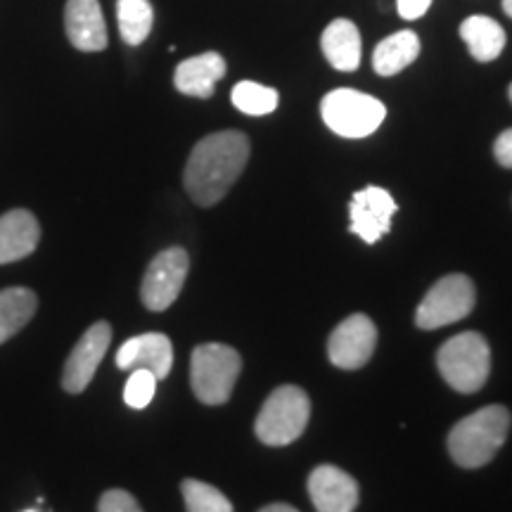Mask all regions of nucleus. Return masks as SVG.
<instances>
[{
    "label": "nucleus",
    "instance_id": "obj_8",
    "mask_svg": "<svg viewBox=\"0 0 512 512\" xmlns=\"http://www.w3.org/2000/svg\"><path fill=\"white\" fill-rule=\"evenodd\" d=\"M190 271V256L183 247H169L159 252L147 266L140 299L145 309L166 311L176 302Z\"/></svg>",
    "mask_w": 512,
    "mask_h": 512
},
{
    "label": "nucleus",
    "instance_id": "obj_25",
    "mask_svg": "<svg viewBox=\"0 0 512 512\" xmlns=\"http://www.w3.org/2000/svg\"><path fill=\"white\" fill-rule=\"evenodd\" d=\"M98 512H143L136 498H133L128 491L112 489L105 491L98 503Z\"/></svg>",
    "mask_w": 512,
    "mask_h": 512
},
{
    "label": "nucleus",
    "instance_id": "obj_13",
    "mask_svg": "<svg viewBox=\"0 0 512 512\" xmlns=\"http://www.w3.org/2000/svg\"><path fill=\"white\" fill-rule=\"evenodd\" d=\"M64 29H67L69 43L83 53H100L110 41L100 0H67Z\"/></svg>",
    "mask_w": 512,
    "mask_h": 512
},
{
    "label": "nucleus",
    "instance_id": "obj_1",
    "mask_svg": "<svg viewBox=\"0 0 512 512\" xmlns=\"http://www.w3.org/2000/svg\"><path fill=\"white\" fill-rule=\"evenodd\" d=\"M249 162V140L240 131H219L192 147L185 164V190L200 207H214L228 195Z\"/></svg>",
    "mask_w": 512,
    "mask_h": 512
},
{
    "label": "nucleus",
    "instance_id": "obj_12",
    "mask_svg": "<svg viewBox=\"0 0 512 512\" xmlns=\"http://www.w3.org/2000/svg\"><path fill=\"white\" fill-rule=\"evenodd\" d=\"M119 370H150L157 380H164L174 366V344L162 332H145L131 337L117 351Z\"/></svg>",
    "mask_w": 512,
    "mask_h": 512
},
{
    "label": "nucleus",
    "instance_id": "obj_30",
    "mask_svg": "<svg viewBox=\"0 0 512 512\" xmlns=\"http://www.w3.org/2000/svg\"><path fill=\"white\" fill-rule=\"evenodd\" d=\"M508 95H510V102H512V83H510V88H508Z\"/></svg>",
    "mask_w": 512,
    "mask_h": 512
},
{
    "label": "nucleus",
    "instance_id": "obj_27",
    "mask_svg": "<svg viewBox=\"0 0 512 512\" xmlns=\"http://www.w3.org/2000/svg\"><path fill=\"white\" fill-rule=\"evenodd\" d=\"M432 0H396V10L403 19H420L430 10Z\"/></svg>",
    "mask_w": 512,
    "mask_h": 512
},
{
    "label": "nucleus",
    "instance_id": "obj_29",
    "mask_svg": "<svg viewBox=\"0 0 512 512\" xmlns=\"http://www.w3.org/2000/svg\"><path fill=\"white\" fill-rule=\"evenodd\" d=\"M503 12L512 19V0H503Z\"/></svg>",
    "mask_w": 512,
    "mask_h": 512
},
{
    "label": "nucleus",
    "instance_id": "obj_19",
    "mask_svg": "<svg viewBox=\"0 0 512 512\" xmlns=\"http://www.w3.org/2000/svg\"><path fill=\"white\" fill-rule=\"evenodd\" d=\"M420 55V38L415 31L403 29L377 43L373 53V69L380 76H394L413 64Z\"/></svg>",
    "mask_w": 512,
    "mask_h": 512
},
{
    "label": "nucleus",
    "instance_id": "obj_21",
    "mask_svg": "<svg viewBox=\"0 0 512 512\" xmlns=\"http://www.w3.org/2000/svg\"><path fill=\"white\" fill-rule=\"evenodd\" d=\"M117 22L126 46H140L150 36L155 10L150 0H117Z\"/></svg>",
    "mask_w": 512,
    "mask_h": 512
},
{
    "label": "nucleus",
    "instance_id": "obj_23",
    "mask_svg": "<svg viewBox=\"0 0 512 512\" xmlns=\"http://www.w3.org/2000/svg\"><path fill=\"white\" fill-rule=\"evenodd\" d=\"M181 491L188 512H233V503L216 486L204 484L200 479H185Z\"/></svg>",
    "mask_w": 512,
    "mask_h": 512
},
{
    "label": "nucleus",
    "instance_id": "obj_20",
    "mask_svg": "<svg viewBox=\"0 0 512 512\" xmlns=\"http://www.w3.org/2000/svg\"><path fill=\"white\" fill-rule=\"evenodd\" d=\"M36 309L38 299L29 287H8V290H0V344L15 337L34 318Z\"/></svg>",
    "mask_w": 512,
    "mask_h": 512
},
{
    "label": "nucleus",
    "instance_id": "obj_15",
    "mask_svg": "<svg viewBox=\"0 0 512 512\" xmlns=\"http://www.w3.org/2000/svg\"><path fill=\"white\" fill-rule=\"evenodd\" d=\"M41 240V226L27 209H12L0 216V266L27 259Z\"/></svg>",
    "mask_w": 512,
    "mask_h": 512
},
{
    "label": "nucleus",
    "instance_id": "obj_6",
    "mask_svg": "<svg viewBox=\"0 0 512 512\" xmlns=\"http://www.w3.org/2000/svg\"><path fill=\"white\" fill-rule=\"evenodd\" d=\"M325 126L342 138H368L382 126L387 117V107L373 95L354 91V88H337L320 102Z\"/></svg>",
    "mask_w": 512,
    "mask_h": 512
},
{
    "label": "nucleus",
    "instance_id": "obj_24",
    "mask_svg": "<svg viewBox=\"0 0 512 512\" xmlns=\"http://www.w3.org/2000/svg\"><path fill=\"white\" fill-rule=\"evenodd\" d=\"M157 382L159 380L150 370H131V377H128L124 387L126 406L136 408V411H143V408L150 406V401L155 399Z\"/></svg>",
    "mask_w": 512,
    "mask_h": 512
},
{
    "label": "nucleus",
    "instance_id": "obj_26",
    "mask_svg": "<svg viewBox=\"0 0 512 512\" xmlns=\"http://www.w3.org/2000/svg\"><path fill=\"white\" fill-rule=\"evenodd\" d=\"M494 157H496L498 164L505 166V169H512V128L503 131L501 136L496 138Z\"/></svg>",
    "mask_w": 512,
    "mask_h": 512
},
{
    "label": "nucleus",
    "instance_id": "obj_7",
    "mask_svg": "<svg viewBox=\"0 0 512 512\" xmlns=\"http://www.w3.org/2000/svg\"><path fill=\"white\" fill-rule=\"evenodd\" d=\"M475 302V283L467 275H446L439 283H434L427 297L420 302L418 311H415V325L420 330H437L444 325L458 323V320L470 316Z\"/></svg>",
    "mask_w": 512,
    "mask_h": 512
},
{
    "label": "nucleus",
    "instance_id": "obj_10",
    "mask_svg": "<svg viewBox=\"0 0 512 512\" xmlns=\"http://www.w3.org/2000/svg\"><path fill=\"white\" fill-rule=\"evenodd\" d=\"M110 344H112V328L110 323H105V320L93 323L91 328L83 332V337L76 342V347L72 349V354H69L67 363H64L62 387L67 389L69 394H81L83 389L91 384L95 370H98L102 358H105Z\"/></svg>",
    "mask_w": 512,
    "mask_h": 512
},
{
    "label": "nucleus",
    "instance_id": "obj_2",
    "mask_svg": "<svg viewBox=\"0 0 512 512\" xmlns=\"http://www.w3.org/2000/svg\"><path fill=\"white\" fill-rule=\"evenodd\" d=\"M510 411L505 406H486L467 415L448 434V453L453 463L467 470L491 463L510 432Z\"/></svg>",
    "mask_w": 512,
    "mask_h": 512
},
{
    "label": "nucleus",
    "instance_id": "obj_9",
    "mask_svg": "<svg viewBox=\"0 0 512 512\" xmlns=\"http://www.w3.org/2000/svg\"><path fill=\"white\" fill-rule=\"evenodd\" d=\"M377 347L375 323L363 313H354L337 325L330 335L328 356L332 366L342 370L363 368Z\"/></svg>",
    "mask_w": 512,
    "mask_h": 512
},
{
    "label": "nucleus",
    "instance_id": "obj_18",
    "mask_svg": "<svg viewBox=\"0 0 512 512\" xmlns=\"http://www.w3.org/2000/svg\"><path fill=\"white\" fill-rule=\"evenodd\" d=\"M460 38L477 62H494L505 48V29L486 15L467 17L460 24Z\"/></svg>",
    "mask_w": 512,
    "mask_h": 512
},
{
    "label": "nucleus",
    "instance_id": "obj_31",
    "mask_svg": "<svg viewBox=\"0 0 512 512\" xmlns=\"http://www.w3.org/2000/svg\"><path fill=\"white\" fill-rule=\"evenodd\" d=\"M24 512H38V510H24Z\"/></svg>",
    "mask_w": 512,
    "mask_h": 512
},
{
    "label": "nucleus",
    "instance_id": "obj_4",
    "mask_svg": "<svg viewBox=\"0 0 512 512\" xmlns=\"http://www.w3.org/2000/svg\"><path fill=\"white\" fill-rule=\"evenodd\" d=\"M311 418V401L302 387L283 384L268 396L256 418V437L266 446H287L302 437Z\"/></svg>",
    "mask_w": 512,
    "mask_h": 512
},
{
    "label": "nucleus",
    "instance_id": "obj_14",
    "mask_svg": "<svg viewBox=\"0 0 512 512\" xmlns=\"http://www.w3.org/2000/svg\"><path fill=\"white\" fill-rule=\"evenodd\" d=\"M309 496L318 512H354L358 505V484L339 467L320 465L309 477Z\"/></svg>",
    "mask_w": 512,
    "mask_h": 512
},
{
    "label": "nucleus",
    "instance_id": "obj_3",
    "mask_svg": "<svg viewBox=\"0 0 512 512\" xmlns=\"http://www.w3.org/2000/svg\"><path fill=\"white\" fill-rule=\"evenodd\" d=\"M437 368L456 392L475 394L491 373L489 342L479 332H460L439 349Z\"/></svg>",
    "mask_w": 512,
    "mask_h": 512
},
{
    "label": "nucleus",
    "instance_id": "obj_22",
    "mask_svg": "<svg viewBox=\"0 0 512 512\" xmlns=\"http://www.w3.org/2000/svg\"><path fill=\"white\" fill-rule=\"evenodd\" d=\"M230 100L242 114L249 117H264V114L275 112L278 107V91L275 88L261 86L254 81H240L230 93Z\"/></svg>",
    "mask_w": 512,
    "mask_h": 512
},
{
    "label": "nucleus",
    "instance_id": "obj_11",
    "mask_svg": "<svg viewBox=\"0 0 512 512\" xmlns=\"http://www.w3.org/2000/svg\"><path fill=\"white\" fill-rule=\"evenodd\" d=\"M396 211H399V207H396L394 197L387 190L368 185V188L358 190L354 200H351L349 230L366 245H375L389 233Z\"/></svg>",
    "mask_w": 512,
    "mask_h": 512
},
{
    "label": "nucleus",
    "instance_id": "obj_16",
    "mask_svg": "<svg viewBox=\"0 0 512 512\" xmlns=\"http://www.w3.org/2000/svg\"><path fill=\"white\" fill-rule=\"evenodd\" d=\"M223 76H226V60L219 53H202L178 64L174 86L178 93L190 98H211Z\"/></svg>",
    "mask_w": 512,
    "mask_h": 512
},
{
    "label": "nucleus",
    "instance_id": "obj_28",
    "mask_svg": "<svg viewBox=\"0 0 512 512\" xmlns=\"http://www.w3.org/2000/svg\"><path fill=\"white\" fill-rule=\"evenodd\" d=\"M259 512H299V510L292 508V505H287V503H271V505H266V508H261Z\"/></svg>",
    "mask_w": 512,
    "mask_h": 512
},
{
    "label": "nucleus",
    "instance_id": "obj_17",
    "mask_svg": "<svg viewBox=\"0 0 512 512\" xmlns=\"http://www.w3.org/2000/svg\"><path fill=\"white\" fill-rule=\"evenodd\" d=\"M320 48L339 72H354L361 64V31L351 19L339 17L325 27Z\"/></svg>",
    "mask_w": 512,
    "mask_h": 512
},
{
    "label": "nucleus",
    "instance_id": "obj_5",
    "mask_svg": "<svg viewBox=\"0 0 512 512\" xmlns=\"http://www.w3.org/2000/svg\"><path fill=\"white\" fill-rule=\"evenodd\" d=\"M242 370V358L226 344H200L190 356V384L197 399L221 406L233 394Z\"/></svg>",
    "mask_w": 512,
    "mask_h": 512
}]
</instances>
